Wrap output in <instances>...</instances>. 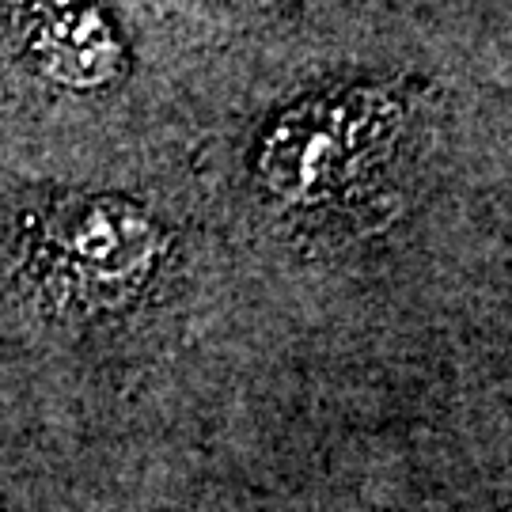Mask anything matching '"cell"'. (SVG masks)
<instances>
[{
	"mask_svg": "<svg viewBox=\"0 0 512 512\" xmlns=\"http://www.w3.org/2000/svg\"><path fill=\"white\" fill-rule=\"evenodd\" d=\"M167 239L145 209L118 198L57 205L35 239V274L50 293L114 308L145 285Z\"/></svg>",
	"mask_w": 512,
	"mask_h": 512,
	"instance_id": "6da1fadb",
	"label": "cell"
},
{
	"mask_svg": "<svg viewBox=\"0 0 512 512\" xmlns=\"http://www.w3.org/2000/svg\"><path fill=\"white\" fill-rule=\"evenodd\" d=\"M12 54L65 92H107L129 76V42L103 0H4Z\"/></svg>",
	"mask_w": 512,
	"mask_h": 512,
	"instance_id": "7a4b0ae2",
	"label": "cell"
},
{
	"mask_svg": "<svg viewBox=\"0 0 512 512\" xmlns=\"http://www.w3.org/2000/svg\"><path fill=\"white\" fill-rule=\"evenodd\" d=\"M228 4H243V8H289V4H311V0H228Z\"/></svg>",
	"mask_w": 512,
	"mask_h": 512,
	"instance_id": "3957f363",
	"label": "cell"
}]
</instances>
